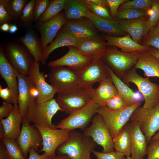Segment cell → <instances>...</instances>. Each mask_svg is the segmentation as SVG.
Wrapping results in <instances>:
<instances>
[{"label": "cell", "mask_w": 159, "mask_h": 159, "mask_svg": "<svg viewBox=\"0 0 159 159\" xmlns=\"http://www.w3.org/2000/svg\"><path fill=\"white\" fill-rule=\"evenodd\" d=\"M96 144L82 132L71 130L68 139L58 148L56 152L57 155H65L72 159H91V153Z\"/></svg>", "instance_id": "1"}, {"label": "cell", "mask_w": 159, "mask_h": 159, "mask_svg": "<svg viewBox=\"0 0 159 159\" xmlns=\"http://www.w3.org/2000/svg\"><path fill=\"white\" fill-rule=\"evenodd\" d=\"M122 80L127 85L132 83L137 86L145 100L143 108L150 109L159 103V85L152 82L149 78L140 75L134 67Z\"/></svg>", "instance_id": "2"}, {"label": "cell", "mask_w": 159, "mask_h": 159, "mask_svg": "<svg viewBox=\"0 0 159 159\" xmlns=\"http://www.w3.org/2000/svg\"><path fill=\"white\" fill-rule=\"evenodd\" d=\"M138 52H124L117 49L107 47L102 58L105 64L122 80L138 60Z\"/></svg>", "instance_id": "3"}, {"label": "cell", "mask_w": 159, "mask_h": 159, "mask_svg": "<svg viewBox=\"0 0 159 159\" xmlns=\"http://www.w3.org/2000/svg\"><path fill=\"white\" fill-rule=\"evenodd\" d=\"M59 111L62 110L56 99L53 98L40 103H37L36 101L29 104L24 118L34 124L55 129L56 125L52 123V120Z\"/></svg>", "instance_id": "4"}, {"label": "cell", "mask_w": 159, "mask_h": 159, "mask_svg": "<svg viewBox=\"0 0 159 159\" xmlns=\"http://www.w3.org/2000/svg\"><path fill=\"white\" fill-rule=\"evenodd\" d=\"M140 105L141 102H137L116 110H111L106 106H100L97 113L102 117L113 139L127 124L133 112Z\"/></svg>", "instance_id": "5"}, {"label": "cell", "mask_w": 159, "mask_h": 159, "mask_svg": "<svg viewBox=\"0 0 159 159\" xmlns=\"http://www.w3.org/2000/svg\"><path fill=\"white\" fill-rule=\"evenodd\" d=\"M49 80L58 94L76 91L81 89L77 72L68 67L58 66L51 68Z\"/></svg>", "instance_id": "6"}, {"label": "cell", "mask_w": 159, "mask_h": 159, "mask_svg": "<svg viewBox=\"0 0 159 159\" xmlns=\"http://www.w3.org/2000/svg\"><path fill=\"white\" fill-rule=\"evenodd\" d=\"M130 120L138 125L148 143L159 131V103L150 109L138 107L132 115Z\"/></svg>", "instance_id": "7"}, {"label": "cell", "mask_w": 159, "mask_h": 159, "mask_svg": "<svg viewBox=\"0 0 159 159\" xmlns=\"http://www.w3.org/2000/svg\"><path fill=\"white\" fill-rule=\"evenodd\" d=\"M99 107L92 100L84 108L72 112L61 120L56 127L71 131L77 129L82 130L92 122L94 116L97 113Z\"/></svg>", "instance_id": "8"}, {"label": "cell", "mask_w": 159, "mask_h": 159, "mask_svg": "<svg viewBox=\"0 0 159 159\" xmlns=\"http://www.w3.org/2000/svg\"><path fill=\"white\" fill-rule=\"evenodd\" d=\"M94 89H81L77 91L58 94L56 101L62 111L67 114L80 110L92 100Z\"/></svg>", "instance_id": "9"}, {"label": "cell", "mask_w": 159, "mask_h": 159, "mask_svg": "<svg viewBox=\"0 0 159 159\" xmlns=\"http://www.w3.org/2000/svg\"><path fill=\"white\" fill-rule=\"evenodd\" d=\"M91 122L89 127L82 130L83 133L101 146L103 148L102 152L114 151L113 138L101 115L98 113L96 114Z\"/></svg>", "instance_id": "10"}, {"label": "cell", "mask_w": 159, "mask_h": 159, "mask_svg": "<svg viewBox=\"0 0 159 159\" xmlns=\"http://www.w3.org/2000/svg\"><path fill=\"white\" fill-rule=\"evenodd\" d=\"M33 126L37 128L41 135L42 147L39 152L45 153L50 158L56 155L58 148L68 139L71 130L60 129H52L37 124Z\"/></svg>", "instance_id": "11"}, {"label": "cell", "mask_w": 159, "mask_h": 159, "mask_svg": "<svg viewBox=\"0 0 159 159\" xmlns=\"http://www.w3.org/2000/svg\"><path fill=\"white\" fill-rule=\"evenodd\" d=\"M81 89L92 88L93 85L110 76L102 57L97 58L80 71L77 72Z\"/></svg>", "instance_id": "12"}, {"label": "cell", "mask_w": 159, "mask_h": 159, "mask_svg": "<svg viewBox=\"0 0 159 159\" xmlns=\"http://www.w3.org/2000/svg\"><path fill=\"white\" fill-rule=\"evenodd\" d=\"M7 60L20 73L28 76L35 61L33 57L22 46L14 43L9 44L6 50Z\"/></svg>", "instance_id": "13"}, {"label": "cell", "mask_w": 159, "mask_h": 159, "mask_svg": "<svg viewBox=\"0 0 159 159\" xmlns=\"http://www.w3.org/2000/svg\"><path fill=\"white\" fill-rule=\"evenodd\" d=\"M21 130L16 141L24 157L26 159L31 148L37 151L42 145V138L39 130L31 125L25 118H22Z\"/></svg>", "instance_id": "14"}, {"label": "cell", "mask_w": 159, "mask_h": 159, "mask_svg": "<svg viewBox=\"0 0 159 159\" xmlns=\"http://www.w3.org/2000/svg\"><path fill=\"white\" fill-rule=\"evenodd\" d=\"M67 47L68 51L65 55L57 59L49 62L48 66L51 68L66 66L73 71L79 72L97 59L84 56L74 47Z\"/></svg>", "instance_id": "15"}, {"label": "cell", "mask_w": 159, "mask_h": 159, "mask_svg": "<svg viewBox=\"0 0 159 159\" xmlns=\"http://www.w3.org/2000/svg\"><path fill=\"white\" fill-rule=\"evenodd\" d=\"M67 21L64 12H61L48 21L44 22L38 21L37 28L40 33V42L43 52L48 44H50L53 42Z\"/></svg>", "instance_id": "16"}, {"label": "cell", "mask_w": 159, "mask_h": 159, "mask_svg": "<svg viewBox=\"0 0 159 159\" xmlns=\"http://www.w3.org/2000/svg\"><path fill=\"white\" fill-rule=\"evenodd\" d=\"M28 76L38 91L39 95L36 100L37 103L44 102L54 98L57 91L52 85L46 82L44 73L40 71L39 62L35 61Z\"/></svg>", "instance_id": "17"}, {"label": "cell", "mask_w": 159, "mask_h": 159, "mask_svg": "<svg viewBox=\"0 0 159 159\" xmlns=\"http://www.w3.org/2000/svg\"><path fill=\"white\" fill-rule=\"evenodd\" d=\"M124 127L130 135L131 158L133 159H143L146 155L148 144L145 135L136 123L131 121Z\"/></svg>", "instance_id": "18"}, {"label": "cell", "mask_w": 159, "mask_h": 159, "mask_svg": "<svg viewBox=\"0 0 159 159\" xmlns=\"http://www.w3.org/2000/svg\"><path fill=\"white\" fill-rule=\"evenodd\" d=\"M63 27L76 37L82 39L100 37L92 21L86 17L67 20Z\"/></svg>", "instance_id": "19"}, {"label": "cell", "mask_w": 159, "mask_h": 159, "mask_svg": "<svg viewBox=\"0 0 159 159\" xmlns=\"http://www.w3.org/2000/svg\"><path fill=\"white\" fill-rule=\"evenodd\" d=\"M84 39L77 37L63 27L59 32L55 39L48 45L43 52L41 62L44 65L49 54L54 50L64 46L76 47Z\"/></svg>", "instance_id": "20"}, {"label": "cell", "mask_w": 159, "mask_h": 159, "mask_svg": "<svg viewBox=\"0 0 159 159\" xmlns=\"http://www.w3.org/2000/svg\"><path fill=\"white\" fill-rule=\"evenodd\" d=\"M18 71L6 58L2 47L0 49V73L8 87L12 91L16 104H18V95L17 73Z\"/></svg>", "instance_id": "21"}, {"label": "cell", "mask_w": 159, "mask_h": 159, "mask_svg": "<svg viewBox=\"0 0 159 159\" xmlns=\"http://www.w3.org/2000/svg\"><path fill=\"white\" fill-rule=\"evenodd\" d=\"M14 105V108L10 115L5 119L0 120V123L4 130L3 138L16 141L21 132L22 117L18 104Z\"/></svg>", "instance_id": "22"}, {"label": "cell", "mask_w": 159, "mask_h": 159, "mask_svg": "<svg viewBox=\"0 0 159 159\" xmlns=\"http://www.w3.org/2000/svg\"><path fill=\"white\" fill-rule=\"evenodd\" d=\"M18 95V104L22 118L25 117L29 104L31 103V92L34 84L28 76L17 73Z\"/></svg>", "instance_id": "23"}, {"label": "cell", "mask_w": 159, "mask_h": 159, "mask_svg": "<svg viewBox=\"0 0 159 159\" xmlns=\"http://www.w3.org/2000/svg\"><path fill=\"white\" fill-rule=\"evenodd\" d=\"M111 79L117 90L118 94L122 98L127 106L140 102L143 97L139 92H135L130 88L122 80L117 77L106 65Z\"/></svg>", "instance_id": "24"}, {"label": "cell", "mask_w": 159, "mask_h": 159, "mask_svg": "<svg viewBox=\"0 0 159 159\" xmlns=\"http://www.w3.org/2000/svg\"><path fill=\"white\" fill-rule=\"evenodd\" d=\"M102 37L106 41L107 46L118 47L121 49V51L124 52L148 51L149 49V47L135 42L128 34L122 37H114L104 34Z\"/></svg>", "instance_id": "25"}, {"label": "cell", "mask_w": 159, "mask_h": 159, "mask_svg": "<svg viewBox=\"0 0 159 159\" xmlns=\"http://www.w3.org/2000/svg\"><path fill=\"white\" fill-rule=\"evenodd\" d=\"M107 46L106 41L100 37L84 39L75 47L84 56L97 59L102 57Z\"/></svg>", "instance_id": "26"}, {"label": "cell", "mask_w": 159, "mask_h": 159, "mask_svg": "<svg viewBox=\"0 0 159 159\" xmlns=\"http://www.w3.org/2000/svg\"><path fill=\"white\" fill-rule=\"evenodd\" d=\"M149 17L147 16L132 19L116 21L124 31L130 36L134 41L140 44L141 40L144 37Z\"/></svg>", "instance_id": "27"}, {"label": "cell", "mask_w": 159, "mask_h": 159, "mask_svg": "<svg viewBox=\"0 0 159 159\" xmlns=\"http://www.w3.org/2000/svg\"><path fill=\"white\" fill-rule=\"evenodd\" d=\"M86 18L92 23L98 32L114 37H122L127 34L115 20H110L97 16L89 10Z\"/></svg>", "instance_id": "28"}, {"label": "cell", "mask_w": 159, "mask_h": 159, "mask_svg": "<svg viewBox=\"0 0 159 159\" xmlns=\"http://www.w3.org/2000/svg\"><path fill=\"white\" fill-rule=\"evenodd\" d=\"M134 67L143 70L145 77L159 78V60L148 51L138 52V60Z\"/></svg>", "instance_id": "29"}, {"label": "cell", "mask_w": 159, "mask_h": 159, "mask_svg": "<svg viewBox=\"0 0 159 159\" xmlns=\"http://www.w3.org/2000/svg\"><path fill=\"white\" fill-rule=\"evenodd\" d=\"M99 83V86L94 89L92 100L99 107L105 106L107 101L118 93L110 77Z\"/></svg>", "instance_id": "30"}, {"label": "cell", "mask_w": 159, "mask_h": 159, "mask_svg": "<svg viewBox=\"0 0 159 159\" xmlns=\"http://www.w3.org/2000/svg\"><path fill=\"white\" fill-rule=\"evenodd\" d=\"M19 41L24 44L35 61L41 62L43 52L41 42L33 32H28Z\"/></svg>", "instance_id": "31"}, {"label": "cell", "mask_w": 159, "mask_h": 159, "mask_svg": "<svg viewBox=\"0 0 159 159\" xmlns=\"http://www.w3.org/2000/svg\"><path fill=\"white\" fill-rule=\"evenodd\" d=\"M64 9L67 20L86 18L89 11L82 0H67Z\"/></svg>", "instance_id": "32"}, {"label": "cell", "mask_w": 159, "mask_h": 159, "mask_svg": "<svg viewBox=\"0 0 159 159\" xmlns=\"http://www.w3.org/2000/svg\"><path fill=\"white\" fill-rule=\"evenodd\" d=\"M114 148L126 157L131 154V144L130 135L124 127L119 134L113 139Z\"/></svg>", "instance_id": "33"}, {"label": "cell", "mask_w": 159, "mask_h": 159, "mask_svg": "<svg viewBox=\"0 0 159 159\" xmlns=\"http://www.w3.org/2000/svg\"><path fill=\"white\" fill-rule=\"evenodd\" d=\"M67 0H52L38 21L45 22L52 19L64 9Z\"/></svg>", "instance_id": "34"}, {"label": "cell", "mask_w": 159, "mask_h": 159, "mask_svg": "<svg viewBox=\"0 0 159 159\" xmlns=\"http://www.w3.org/2000/svg\"><path fill=\"white\" fill-rule=\"evenodd\" d=\"M12 19H16L21 16L28 2L26 0H1Z\"/></svg>", "instance_id": "35"}, {"label": "cell", "mask_w": 159, "mask_h": 159, "mask_svg": "<svg viewBox=\"0 0 159 159\" xmlns=\"http://www.w3.org/2000/svg\"><path fill=\"white\" fill-rule=\"evenodd\" d=\"M154 0H128L122 3L118 9V12L128 9H140L147 11L151 8Z\"/></svg>", "instance_id": "36"}, {"label": "cell", "mask_w": 159, "mask_h": 159, "mask_svg": "<svg viewBox=\"0 0 159 159\" xmlns=\"http://www.w3.org/2000/svg\"><path fill=\"white\" fill-rule=\"evenodd\" d=\"M147 16L148 15L147 11L145 10L131 8L118 12L113 18L115 20H128Z\"/></svg>", "instance_id": "37"}, {"label": "cell", "mask_w": 159, "mask_h": 159, "mask_svg": "<svg viewBox=\"0 0 159 159\" xmlns=\"http://www.w3.org/2000/svg\"><path fill=\"white\" fill-rule=\"evenodd\" d=\"M88 9L95 15L107 20L114 21L107 8L96 5L88 0H82Z\"/></svg>", "instance_id": "38"}, {"label": "cell", "mask_w": 159, "mask_h": 159, "mask_svg": "<svg viewBox=\"0 0 159 159\" xmlns=\"http://www.w3.org/2000/svg\"><path fill=\"white\" fill-rule=\"evenodd\" d=\"M1 141L6 146L10 159H26L23 155L16 141L3 138Z\"/></svg>", "instance_id": "39"}, {"label": "cell", "mask_w": 159, "mask_h": 159, "mask_svg": "<svg viewBox=\"0 0 159 159\" xmlns=\"http://www.w3.org/2000/svg\"><path fill=\"white\" fill-rule=\"evenodd\" d=\"M151 9L152 12L149 17L145 30L144 37L146 36L156 25L159 21L158 0H154L152 5Z\"/></svg>", "instance_id": "40"}, {"label": "cell", "mask_w": 159, "mask_h": 159, "mask_svg": "<svg viewBox=\"0 0 159 159\" xmlns=\"http://www.w3.org/2000/svg\"><path fill=\"white\" fill-rule=\"evenodd\" d=\"M35 1V0H31L26 5L19 18L20 21L22 23L27 24L34 19V9Z\"/></svg>", "instance_id": "41"}, {"label": "cell", "mask_w": 159, "mask_h": 159, "mask_svg": "<svg viewBox=\"0 0 159 159\" xmlns=\"http://www.w3.org/2000/svg\"><path fill=\"white\" fill-rule=\"evenodd\" d=\"M147 146V159H159V139H151Z\"/></svg>", "instance_id": "42"}, {"label": "cell", "mask_w": 159, "mask_h": 159, "mask_svg": "<svg viewBox=\"0 0 159 159\" xmlns=\"http://www.w3.org/2000/svg\"><path fill=\"white\" fill-rule=\"evenodd\" d=\"M106 106L114 110H118L128 106L122 98L118 94L113 96L107 102Z\"/></svg>", "instance_id": "43"}, {"label": "cell", "mask_w": 159, "mask_h": 159, "mask_svg": "<svg viewBox=\"0 0 159 159\" xmlns=\"http://www.w3.org/2000/svg\"><path fill=\"white\" fill-rule=\"evenodd\" d=\"M49 0H36L34 9V19L39 21L41 16L46 10L49 2Z\"/></svg>", "instance_id": "44"}, {"label": "cell", "mask_w": 159, "mask_h": 159, "mask_svg": "<svg viewBox=\"0 0 159 159\" xmlns=\"http://www.w3.org/2000/svg\"><path fill=\"white\" fill-rule=\"evenodd\" d=\"M92 153L97 159H126L124 154L116 151L103 153L96 151L94 150Z\"/></svg>", "instance_id": "45"}, {"label": "cell", "mask_w": 159, "mask_h": 159, "mask_svg": "<svg viewBox=\"0 0 159 159\" xmlns=\"http://www.w3.org/2000/svg\"><path fill=\"white\" fill-rule=\"evenodd\" d=\"M142 45L151 47L159 49V32L155 34H148Z\"/></svg>", "instance_id": "46"}, {"label": "cell", "mask_w": 159, "mask_h": 159, "mask_svg": "<svg viewBox=\"0 0 159 159\" xmlns=\"http://www.w3.org/2000/svg\"><path fill=\"white\" fill-rule=\"evenodd\" d=\"M0 97L4 101L9 102L13 105L16 104L15 102L13 92L8 87L3 88L0 85Z\"/></svg>", "instance_id": "47"}, {"label": "cell", "mask_w": 159, "mask_h": 159, "mask_svg": "<svg viewBox=\"0 0 159 159\" xmlns=\"http://www.w3.org/2000/svg\"><path fill=\"white\" fill-rule=\"evenodd\" d=\"M12 103L6 101L3 102L0 107V120L8 117L14 108Z\"/></svg>", "instance_id": "48"}, {"label": "cell", "mask_w": 159, "mask_h": 159, "mask_svg": "<svg viewBox=\"0 0 159 159\" xmlns=\"http://www.w3.org/2000/svg\"><path fill=\"white\" fill-rule=\"evenodd\" d=\"M127 0H107L110 9V14L113 18L118 12L120 5Z\"/></svg>", "instance_id": "49"}, {"label": "cell", "mask_w": 159, "mask_h": 159, "mask_svg": "<svg viewBox=\"0 0 159 159\" xmlns=\"http://www.w3.org/2000/svg\"><path fill=\"white\" fill-rule=\"evenodd\" d=\"M10 16L1 0H0V24L1 26L4 23H8L11 20Z\"/></svg>", "instance_id": "50"}, {"label": "cell", "mask_w": 159, "mask_h": 159, "mask_svg": "<svg viewBox=\"0 0 159 159\" xmlns=\"http://www.w3.org/2000/svg\"><path fill=\"white\" fill-rule=\"evenodd\" d=\"M28 159H51L45 152L41 154H39L33 148H30L29 151Z\"/></svg>", "instance_id": "51"}, {"label": "cell", "mask_w": 159, "mask_h": 159, "mask_svg": "<svg viewBox=\"0 0 159 159\" xmlns=\"http://www.w3.org/2000/svg\"><path fill=\"white\" fill-rule=\"evenodd\" d=\"M0 159H10L6 146L1 141L0 142Z\"/></svg>", "instance_id": "52"}, {"label": "cell", "mask_w": 159, "mask_h": 159, "mask_svg": "<svg viewBox=\"0 0 159 159\" xmlns=\"http://www.w3.org/2000/svg\"><path fill=\"white\" fill-rule=\"evenodd\" d=\"M96 5L107 8L109 7L107 0H88Z\"/></svg>", "instance_id": "53"}, {"label": "cell", "mask_w": 159, "mask_h": 159, "mask_svg": "<svg viewBox=\"0 0 159 159\" xmlns=\"http://www.w3.org/2000/svg\"><path fill=\"white\" fill-rule=\"evenodd\" d=\"M149 47V49L148 52L155 56L159 60V49L153 47Z\"/></svg>", "instance_id": "54"}, {"label": "cell", "mask_w": 159, "mask_h": 159, "mask_svg": "<svg viewBox=\"0 0 159 159\" xmlns=\"http://www.w3.org/2000/svg\"><path fill=\"white\" fill-rule=\"evenodd\" d=\"M159 32V21L156 25L148 34H155Z\"/></svg>", "instance_id": "55"}, {"label": "cell", "mask_w": 159, "mask_h": 159, "mask_svg": "<svg viewBox=\"0 0 159 159\" xmlns=\"http://www.w3.org/2000/svg\"><path fill=\"white\" fill-rule=\"evenodd\" d=\"M50 159H72L65 155H57Z\"/></svg>", "instance_id": "56"}, {"label": "cell", "mask_w": 159, "mask_h": 159, "mask_svg": "<svg viewBox=\"0 0 159 159\" xmlns=\"http://www.w3.org/2000/svg\"><path fill=\"white\" fill-rule=\"evenodd\" d=\"M10 26L8 23H4L0 26L1 29L4 32H9Z\"/></svg>", "instance_id": "57"}, {"label": "cell", "mask_w": 159, "mask_h": 159, "mask_svg": "<svg viewBox=\"0 0 159 159\" xmlns=\"http://www.w3.org/2000/svg\"><path fill=\"white\" fill-rule=\"evenodd\" d=\"M18 29L17 26L15 24H12L10 26L9 32L10 34L15 33Z\"/></svg>", "instance_id": "58"}, {"label": "cell", "mask_w": 159, "mask_h": 159, "mask_svg": "<svg viewBox=\"0 0 159 159\" xmlns=\"http://www.w3.org/2000/svg\"><path fill=\"white\" fill-rule=\"evenodd\" d=\"M4 130L2 125L0 123V138L1 140L4 138Z\"/></svg>", "instance_id": "59"}, {"label": "cell", "mask_w": 159, "mask_h": 159, "mask_svg": "<svg viewBox=\"0 0 159 159\" xmlns=\"http://www.w3.org/2000/svg\"><path fill=\"white\" fill-rule=\"evenodd\" d=\"M151 139H159V131L153 136Z\"/></svg>", "instance_id": "60"}, {"label": "cell", "mask_w": 159, "mask_h": 159, "mask_svg": "<svg viewBox=\"0 0 159 159\" xmlns=\"http://www.w3.org/2000/svg\"><path fill=\"white\" fill-rule=\"evenodd\" d=\"M126 159H133L130 156L126 157Z\"/></svg>", "instance_id": "61"}]
</instances>
